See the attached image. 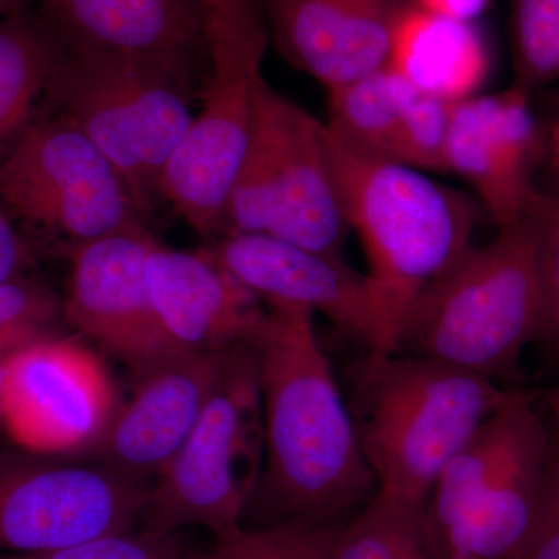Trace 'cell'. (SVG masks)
I'll list each match as a JSON object with an SVG mask.
<instances>
[{"instance_id":"1","label":"cell","mask_w":559,"mask_h":559,"mask_svg":"<svg viewBox=\"0 0 559 559\" xmlns=\"http://www.w3.org/2000/svg\"><path fill=\"white\" fill-rule=\"evenodd\" d=\"M259 340L263 492L280 522L334 521L377 495L348 401L320 345L314 312L267 301ZM252 498V499H253ZM272 524V525H274Z\"/></svg>"},{"instance_id":"2","label":"cell","mask_w":559,"mask_h":559,"mask_svg":"<svg viewBox=\"0 0 559 559\" xmlns=\"http://www.w3.org/2000/svg\"><path fill=\"white\" fill-rule=\"evenodd\" d=\"M326 148L349 230L366 252L373 312L369 352L395 353L418 297L471 248L476 212L423 171L364 153L325 123Z\"/></svg>"},{"instance_id":"3","label":"cell","mask_w":559,"mask_h":559,"mask_svg":"<svg viewBox=\"0 0 559 559\" xmlns=\"http://www.w3.org/2000/svg\"><path fill=\"white\" fill-rule=\"evenodd\" d=\"M521 393L439 360L369 352L348 407L377 492L426 507L448 463Z\"/></svg>"},{"instance_id":"4","label":"cell","mask_w":559,"mask_h":559,"mask_svg":"<svg viewBox=\"0 0 559 559\" xmlns=\"http://www.w3.org/2000/svg\"><path fill=\"white\" fill-rule=\"evenodd\" d=\"M543 318L540 231L530 204L520 221L466 249L418 297L395 353L510 380L524 348L539 341Z\"/></svg>"},{"instance_id":"5","label":"cell","mask_w":559,"mask_h":559,"mask_svg":"<svg viewBox=\"0 0 559 559\" xmlns=\"http://www.w3.org/2000/svg\"><path fill=\"white\" fill-rule=\"evenodd\" d=\"M551 430L528 393L485 423L440 474L425 509L436 559H522L546 509Z\"/></svg>"},{"instance_id":"6","label":"cell","mask_w":559,"mask_h":559,"mask_svg":"<svg viewBox=\"0 0 559 559\" xmlns=\"http://www.w3.org/2000/svg\"><path fill=\"white\" fill-rule=\"evenodd\" d=\"M264 468L259 352H230L200 421L150 485L140 532L171 538L180 530L218 536L241 525Z\"/></svg>"},{"instance_id":"7","label":"cell","mask_w":559,"mask_h":559,"mask_svg":"<svg viewBox=\"0 0 559 559\" xmlns=\"http://www.w3.org/2000/svg\"><path fill=\"white\" fill-rule=\"evenodd\" d=\"M349 231L325 123L272 90L253 86L252 128L226 210L224 234L266 235L344 259Z\"/></svg>"},{"instance_id":"8","label":"cell","mask_w":559,"mask_h":559,"mask_svg":"<svg viewBox=\"0 0 559 559\" xmlns=\"http://www.w3.org/2000/svg\"><path fill=\"white\" fill-rule=\"evenodd\" d=\"M204 94L165 66L64 50L46 103L105 153L148 218L162 167L193 120L191 103Z\"/></svg>"},{"instance_id":"9","label":"cell","mask_w":559,"mask_h":559,"mask_svg":"<svg viewBox=\"0 0 559 559\" xmlns=\"http://www.w3.org/2000/svg\"><path fill=\"white\" fill-rule=\"evenodd\" d=\"M0 202L73 246L146 229L119 170L60 114H40L0 164Z\"/></svg>"},{"instance_id":"10","label":"cell","mask_w":559,"mask_h":559,"mask_svg":"<svg viewBox=\"0 0 559 559\" xmlns=\"http://www.w3.org/2000/svg\"><path fill=\"white\" fill-rule=\"evenodd\" d=\"M148 489L102 462L0 448V555L131 533L142 521Z\"/></svg>"},{"instance_id":"11","label":"cell","mask_w":559,"mask_h":559,"mask_svg":"<svg viewBox=\"0 0 559 559\" xmlns=\"http://www.w3.org/2000/svg\"><path fill=\"white\" fill-rule=\"evenodd\" d=\"M94 352L53 336L7 364L0 426L16 447L39 454H91L120 407Z\"/></svg>"},{"instance_id":"12","label":"cell","mask_w":559,"mask_h":559,"mask_svg":"<svg viewBox=\"0 0 559 559\" xmlns=\"http://www.w3.org/2000/svg\"><path fill=\"white\" fill-rule=\"evenodd\" d=\"M154 241L145 229L73 246L62 297L64 323L134 374L180 353L157 322L146 290L145 260Z\"/></svg>"},{"instance_id":"13","label":"cell","mask_w":559,"mask_h":559,"mask_svg":"<svg viewBox=\"0 0 559 559\" xmlns=\"http://www.w3.org/2000/svg\"><path fill=\"white\" fill-rule=\"evenodd\" d=\"M261 70H212L202 110L171 151L157 197L205 240L223 237L230 191L252 128L253 86Z\"/></svg>"},{"instance_id":"14","label":"cell","mask_w":559,"mask_h":559,"mask_svg":"<svg viewBox=\"0 0 559 559\" xmlns=\"http://www.w3.org/2000/svg\"><path fill=\"white\" fill-rule=\"evenodd\" d=\"M36 10L66 50L154 62L207 91L212 62L200 0H38Z\"/></svg>"},{"instance_id":"15","label":"cell","mask_w":559,"mask_h":559,"mask_svg":"<svg viewBox=\"0 0 559 559\" xmlns=\"http://www.w3.org/2000/svg\"><path fill=\"white\" fill-rule=\"evenodd\" d=\"M227 355L180 352L135 374L131 399L120 404L90 455L124 476L153 484L200 421Z\"/></svg>"},{"instance_id":"16","label":"cell","mask_w":559,"mask_h":559,"mask_svg":"<svg viewBox=\"0 0 559 559\" xmlns=\"http://www.w3.org/2000/svg\"><path fill=\"white\" fill-rule=\"evenodd\" d=\"M527 91L516 84L498 94L455 103L447 143V173L469 183L498 229L527 212L536 189L533 168L544 138Z\"/></svg>"},{"instance_id":"17","label":"cell","mask_w":559,"mask_h":559,"mask_svg":"<svg viewBox=\"0 0 559 559\" xmlns=\"http://www.w3.org/2000/svg\"><path fill=\"white\" fill-rule=\"evenodd\" d=\"M151 307L180 352L227 355L257 344L266 305L207 253L154 241L145 260Z\"/></svg>"},{"instance_id":"18","label":"cell","mask_w":559,"mask_h":559,"mask_svg":"<svg viewBox=\"0 0 559 559\" xmlns=\"http://www.w3.org/2000/svg\"><path fill=\"white\" fill-rule=\"evenodd\" d=\"M411 0H260L267 38L294 69L336 90L388 66Z\"/></svg>"},{"instance_id":"19","label":"cell","mask_w":559,"mask_h":559,"mask_svg":"<svg viewBox=\"0 0 559 559\" xmlns=\"http://www.w3.org/2000/svg\"><path fill=\"white\" fill-rule=\"evenodd\" d=\"M201 250L263 304L282 301L319 312L371 348L373 312L366 275L344 259L266 235H223Z\"/></svg>"},{"instance_id":"20","label":"cell","mask_w":559,"mask_h":559,"mask_svg":"<svg viewBox=\"0 0 559 559\" xmlns=\"http://www.w3.org/2000/svg\"><path fill=\"white\" fill-rule=\"evenodd\" d=\"M388 66L419 94L459 103L479 94L491 58L473 22L404 9L392 36Z\"/></svg>"},{"instance_id":"21","label":"cell","mask_w":559,"mask_h":559,"mask_svg":"<svg viewBox=\"0 0 559 559\" xmlns=\"http://www.w3.org/2000/svg\"><path fill=\"white\" fill-rule=\"evenodd\" d=\"M64 50L38 10L25 7L0 20V164L40 116Z\"/></svg>"},{"instance_id":"22","label":"cell","mask_w":559,"mask_h":559,"mask_svg":"<svg viewBox=\"0 0 559 559\" xmlns=\"http://www.w3.org/2000/svg\"><path fill=\"white\" fill-rule=\"evenodd\" d=\"M417 92L384 66L329 91L326 127L355 148L395 162L404 114Z\"/></svg>"},{"instance_id":"23","label":"cell","mask_w":559,"mask_h":559,"mask_svg":"<svg viewBox=\"0 0 559 559\" xmlns=\"http://www.w3.org/2000/svg\"><path fill=\"white\" fill-rule=\"evenodd\" d=\"M421 506L377 495L342 528L333 559H436Z\"/></svg>"},{"instance_id":"24","label":"cell","mask_w":559,"mask_h":559,"mask_svg":"<svg viewBox=\"0 0 559 559\" xmlns=\"http://www.w3.org/2000/svg\"><path fill=\"white\" fill-rule=\"evenodd\" d=\"M344 525L294 520L261 528L242 525L215 536L212 559H333Z\"/></svg>"},{"instance_id":"25","label":"cell","mask_w":559,"mask_h":559,"mask_svg":"<svg viewBox=\"0 0 559 559\" xmlns=\"http://www.w3.org/2000/svg\"><path fill=\"white\" fill-rule=\"evenodd\" d=\"M514 83L533 91L559 80V0L511 2Z\"/></svg>"},{"instance_id":"26","label":"cell","mask_w":559,"mask_h":559,"mask_svg":"<svg viewBox=\"0 0 559 559\" xmlns=\"http://www.w3.org/2000/svg\"><path fill=\"white\" fill-rule=\"evenodd\" d=\"M62 297L39 278L24 274L0 285V364L58 336Z\"/></svg>"},{"instance_id":"27","label":"cell","mask_w":559,"mask_h":559,"mask_svg":"<svg viewBox=\"0 0 559 559\" xmlns=\"http://www.w3.org/2000/svg\"><path fill=\"white\" fill-rule=\"evenodd\" d=\"M212 69H261L267 32L260 0H200Z\"/></svg>"},{"instance_id":"28","label":"cell","mask_w":559,"mask_h":559,"mask_svg":"<svg viewBox=\"0 0 559 559\" xmlns=\"http://www.w3.org/2000/svg\"><path fill=\"white\" fill-rule=\"evenodd\" d=\"M455 103L414 95L396 142L395 162L418 171L447 173V143Z\"/></svg>"},{"instance_id":"29","label":"cell","mask_w":559,"mask_h":559,"mask_svg":"<svg viewBox=\"0 0 559 559\" xmlns=\"http://www.w3.org/2000/svg\"><path fill=\"white\" fill-rule=\"evenodd\" d=\"M530 204L540 231L544 318L539 342L559 359V194L536 190Z\"/></svg>"},{"instance_id":"30","label":"cell","mask_w":559,"mask_h":559,"mask_svg":"<svg viewBox=\"0 0 559 559\" xmlns=\"http://www.w3.org/2000/svg\"><path fill=\"white\" fill-rule=\"evenodd\" d=\"M173 538L121 533L39 554L0 555V559H200L201 555L183 554Z\"/></svg>"},{"instance_id":"31","label":"cell","mask_w":559,"mask_h":559,"mask_svg":"<svg viewBox=\"0 0 559 559\" xmlns=\"http://www.w3.org/2000/svg\"><path fill=\"white\" fill-rule=\"evenodd\" d=\"M522 559H559V447L551 439L549 485L543 521Z\"/></svg>"},{"instance_id":"32","label":"cell","mask_w":559,"mask_h":559,"mask_svg":"<svg viewBox=\"0 0 559 559\" xmlns=\"http://www.w3.org/2000/svg\"><path fill=\"white\" fill-rule=\"evenodd\" d=\"M32 261L31 245L11 223L9 210L0 202V285L24 275Z\"/></svg>"},{"instance_id":"33","label":"cell","mask_w":559,"mask_h":559,"mask_svg":"<svg viewBox=\"0 0 559 559\" xmlns=\"http://www.w3.org/2000/svg\"><path fill=\"white\" fill-rule=\"evenodd\" d=\"M489 0H411L418 9L448 17V20L473 22L487 10Z\"/></svg>"},{"instance_id":"34","label":"cell","mask_w":559,"mask_h":559,"mask_svg":"<svg viewBox=\"0 0 559 559\" xmlns=\"http://www.w3.org/2000/svg\"><path fill=\"white\" fill-rule=\"evenodd\" d=\"M557 119L551 121L549 131H547L546 138H544V148L547 151L549 156L551 168L559 175V105Z\"/></svg>"},{"instance_id":"35","label":"cell","mask_w":559,"mask_h":559,"mask_svg":"<svg viewBox=\"0 0 559 559\" xmlns=\"http://www.w3.org/2000/svg\"><path fill=\"white\" fill-rule=\"evenodd\" d=\"M547 404H549V411L551 415V421H554V426H551V439H554L555 443L559 447V385L551 390L549 399H547Z\"/></svg>"},{"instance_id":"36","label":"cell","mask_w":559,"mask_h":559,"mask_svg":"<svg viewBox=\"0 0 559 559\" xmlns=\"http://www.w3.org/2000/svg\"><path fill=\"white\" fill-rule=\"evenodd\" d=\"M32 2L33 0H0V20L7 14L13 13V11L31 7Z\"/></svg>"},{"instance_id":"37","label":"cell","mask_w":559,"mask_h":559,"mask_svg":"<svg viewBox=\"0 0 559 559\" xmlns=\"http://www.w3.org/2000/svg\"><path fill=\"white\" fill-rule=\"evenodd\" d=\"M9 360L0 364V418H2L3 385H5L7 364H9Z\"/></svg>"},{"instance_id":"38","label":"cell","mask_w":559,"mask_h":559,"mask_svg":"<svg viewBox=\"0 0 559 559\" xmlns=\"http://www.w3.org/2000/svg\"><path fill=\"white\" fill-rule=\"evenodd\" d=\"M554 102L557 103V105H559V92H557V94L554 95Z\"/></svg>"},{"instance_id":"39","label":"cell","mask_w":559,"mask_h":559,"mask_svg":"<svg viewBox=\"0 0 559 559\" xmlns=\"http://www.w3.org/2000/svg\"><path fill=\"white\" fill-rule=\"evenodd\" d=\"M200 559H212V557H210V554L209 555H201Z\"/></svg>"}]
</instances>
